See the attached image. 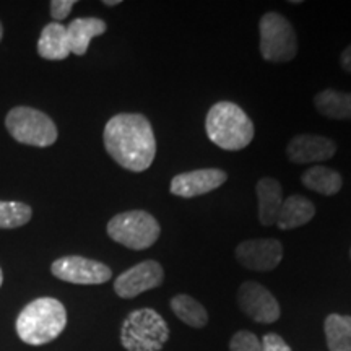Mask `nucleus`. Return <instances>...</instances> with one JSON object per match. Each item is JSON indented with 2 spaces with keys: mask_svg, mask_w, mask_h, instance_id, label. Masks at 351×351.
<instances>
[{
  "mask_svg": "<svg viewBox=\"0 0 351 351\" xmlns=\"http://www.w3.org/2000/svg\"><path fill=\"white\" fill-rule=\"evenodd\" d=\"M230 351H262V343L256 333L239 330L232 335L230 341Z\"/></svg>",
  "mask_w": 351,
  "mask_h": 351,
  "instance_id": "5701e85b",
  "label": "nucleus"
},
{
  "mask_svg": "<svg viewBox=\"0 0 351 351\" xmlns=\"http://www.w3.org/2000/svg\"><path fill=\"white\" fill-rule=\"evenodd\" d=\"M337 145L333 140L322 135L302 134L296 135L295 138L289 140L287 147V155L289 161L295 165L306 163H320L327 161L335 155Z\"/></svg>",
  "mask_w": 351,
  "mask_h": 351,
  "instance_id": "ddd939ff",
  "label": "nucleus"
},
{
  "mask_svg": "<svg viewBox=\"0 0 351 351\" xmlns=\"http://www.w3.org/2000/svg\"><path fill=\"white\" fill-rule=\"evenodd\" d=\"M238 306L243 313L258 324H274L280 319L276 298L262 285L245 282L238 291Z\"/></svg>",
  "mask_w": 351,
  "mask_h": 351,
  "instance_id": "9d476101",
  "label": "nucleus"
},
{
  "mask_svg": "<svg viewBox=\"0 0 351 351\" xmlns=\"http://www.w3.org/2000/svg\"><path fill=\"white\" fill-rule=\"evenodd\" d=\"M258 200V221L263 226H271L276 223L280 207L283 204V189L276 179L263 178L257 182Z\"/></svg>",
  "mask_w": 351,
  "mask_h": 351,
  "instance_id": "2eb2a0df",
  "label": "nucleus"
},
{
  "mask_svg": "<svg viewBox=\"0 0 351 351\" xmlns=\"http://www.w3.org/2000/svg\"><path fill=\"white\" fill-rule=\"evenodd\" d=\"M106 230L109 238L132 251H143L152 247L161 234L156 218L143 210H130L116 215L109 219Z\"/></svg>",
  "mask_w": 351,
  "mask_h": 351,
  "instance_id": "39448f33",
  "label": "nucleus"
},
{
  "mask_svg": "<svg viewBox=\"0 0 351 351\" xmlns=\"http://www.w3.org/2000/svg\"><path fill=\"white\" fill-rule=\"evenodd\" d=\"M75 0H52L51 2V16L57 23L60 20H65L69 16V13L72 12L73 5H75Z\"/></svg>",
  "mask_w": 351,
  "mask_h": 351,
  "instance_id": "b1692460",
  "label": "nucleus"
},
{
  "mask_svg": "<svg viewBox=\"0 0 351 351\" xmlns=\"http://www.w3.org/2000/svg\"><path fill=\"white\" fill-rule=\"evenodd\" d=\"M5 127L13 140L29 147H51L59 135L54 121L47 114L28 106L10 109L5 117Z\"/></svg>",
  "mask_w": 351,
  "mask_h": 351,
  "instance_id": "0eeeda50",
  "label": "nucleus"
},
{
  "mask_svg": "<svg viewBox=\"0 0 351 351\" xmlns=\"http://www.w3.org/2000/svg\"><path fill=\"white\" fill-rule=\"evenodd\" d=\"M168 339V324L150 307L132 311L122 322L121 343L127 351H161Z\"/></svg>",
  "mask_w": 351,
  "mask_h": 351,
  "instance_id": "20e7f679",
  "label": "nucleus"
},
{
  "mask_svg": "<svg viewBox=\"0 0 351 351\" xmlns=\"http://www.w3.org/2000/svg\"><path fill=\"white\" fill-rule=\"evenodd\" d=\"M3 283V274H2V269H0V287H2Z\"/></svg>",
  "mask_w": 351,
  "mask_h": 351,
  "instance_id": "c85d7f7f",
  "label": "nucleus"
},
{
  "mask_svg": "<svg viewBox=\"0 0 351 351\" xmlns=\"http://www.w3.org/2000/svg\"><path fill=\"white\" fill-rule=\"evenodd\" d=\"M15 327L26 345L51 343L67 327V311L56 298H38L21 309Z\"/></svg>",
  "mask_w": 351,
  "mask_h": 351,
  "instance_id": "f03ea898",
  "label": "nucleus"
},
{
  "mask_svg": "<svg viewBox=\"0 0 351 351\" xmlns=\"http://www.w3.org/2000/svg\"><path fill=\"white\" fill-rule=\"evenodd\" d=\"M33 217V210L23 202L0 200V230H13L26 225Z\"/></svg>",
  "mask_w": 351,
  "mask_h": 351,
  "instance_id": "4be33fe9",
  "label": "nucleus"
},
{
  "mask_svg": "<svg viewBox=\"0 0 351 351\" xmlns=\"http://www.w3.org/2000/svg\"><path fill=\"white\" fill-rule=\"evenodd\" d=\"M171 309L176 317L182 320L189 327L202 328L207 326L208 314L199 301L189 295H178L171 300Z\"/></svg>",
  "mask_w": 351,
  "mask_h": 351,
  "instance_id": "412c9836",
  "label": "nucleus"
},
{
  "mask_svg": "<svg viewBox=\"0 0 351 351\" xmlns=\"http://www.w3.org/2000/svg\"><path fill=\"white\" fill-rule=\"evenodd\" d=\"M3 38V28H2V23H0V41H2Z\"/></svg>",
  "mask_w": 351,
  "mask_h": 351,
  "instance_id": "cd10ccee",
  "label": "nucleus"
},
{
  "mask_svg": "<svg viewBox=\"0 0 351 351\" xmlns=\"http://www.w3.org/2000/svg\"><path fill=\"white\" fill-rule=\"evenodd\" d=\"M340 64H341V67H343L345 72L351 73V44H350L348 47H346L343 52H341Z\"/></svg>",
  "mask_w": 351,
  "mask_h": 351,
  "instance_id": "a878e982",
  "label": "nucleus"
},
{
  "mask_svg": "<svg viewBox=\"0 0 351 351\" xmlns=\"http://www.w3.org/2000/svg\"><path fill=\"white\" fill-rule=\"evenodd\" d=\"M228 174L225 171L217 168H205L189 171L174 176L171 181L169 191L173 195L184 197V199H192V197L205 195L215 189L221 187L226 182Z\"/></svg>",
  "mask_w": 351,
  "mask_h": 351,
  "instance_id": "f8f14e48",
  "label": "nucleus"
},
{
  "mask_svg": "<svg viewBox=\"0 0 351 351\" xmlns=\"http://www.w3.org/2000/svg\"><path fill=\"white\" fill-rule=\"evenodd\" d=\"M65 28H67L70 54L85 56L88 47H90L91 39L106 33L108 26L101 19L86 16V19L72 20Z\"/></svg>",
  "mask_w": 351,
  "mask_h": 351,
  "instance_id": "4468645a",
  "label": "nucleus"
},
{
  "mask_svg": "<svg viewBox=\"0 0 351 351\" xmlns=\"http://www.w3.org/2000/svg\"><path fill=\"white\" fill-rule=\"evenodd\" d=\"M324 330L328 351H351V315H327Z\"/></svg>",
  "mask_w": 351,
  "mask_h": 351,
  "instance_id": "aec40b11",
  "label": "nucleus"
},
{
  "mask_svg": "<svg viewBox=\"0 0 351 351\" xmlns=\"http://www.w3.org/2000/svg\"><path fill=\"white\" fill-rule=\"evenodd\" d=\"M56 278L73 285H103L112 278L106 263L82 256H65L51 265Z\"/></svg>",
  "mask_w": 351,
  "mask_h": 351,
  "instance_id": "6e6552de",
  "label": "nucleus"
},
{
  "mask_svg": "<svg viewBox=\"0 0 351 351\" xmlns=\"http://www.w3.org/2000/svg\"><path fill=\"white\" fill-rule=\"evenodd\" d=\"M261 343L262 351H291L287 341L276 333H267L263 340H261Z\"/></svg>",
  "mask_w": 351,
  "mask_h": 351,
  "instance_id": "393cba45",
  "label": "nucleus"
},
{
  "mask_svg": "<svg viewBox=\"0 0 351 351\" xmlns=\"http://www.w3.org/2000/svg\"><path fill=\"white\" fill-rule=\"evenodd\" d=\"M38 54L46 60H64L70 56L67 28L62 23H52L44 26L41 36L38 39Z\"/></svg>",
  "mask_w": 351,
  "mask_h": 351,
  "instance_id": "f3484780",
  "label": "nucleus"
},
{
  "mask_svg": "<svg viewBox=\"0 0 351 351\" xmlns=\"http://www.w3.org/2000/svg\"><path fill=\"white\" fill-rule=\"evenodd\" d=\"M205 130L210 142L226 152L244 150L254 140L251 117L231 101H218L205 117Z\"/></svg>",
  "mask_w": 351,
  "mask_h": 351,
  "instance_id": "7ed1b4c3",
  "label": "nucleus"
},
{
  "mask_svg": "<svg viewBox=\"0 0 351 351\" xmlns=\"http://www.w3.org/2000/svg\"><path fill=\"white\" fill-rule=\"evenodd\" d=\"M121 0H104V5L108 7H114V5H119Z\"/></svg>",
  "mask_w": 351,
  "mask_h": 351,
  "instance_id": "bb28decb",
  "label": "nucleus"
},
{
  "mask_svg": "<svg viewBox=\"0 0 351 351\" xmlns=\"http://www.w3.org/2000/svg\"><path fill=\"white\" fill-rule=\"evenodd\" d=\"M350 256H351V252H350Z\"/></svg>",
  "mask_w": 351,
  "mask_h": 351,
  "instance_id": "c756f323",
  "label": "nucleus"
},
{
  "mask_svg": "<svg viewBox=\"0 0 351 351\" xmlns=\"http://www.w3.org/2000/svg\"><path fill=\"white\" fill-rule=\"evenodd\" d=\"M314 106L324 117L335 121H351V93L324 90L315 95Z\"/></svg>",
  "mask_w": 351,
  "mask_h": 351,
  "instance_id": "6ab92c4d",
  "label": "nucleus"
},
{
  "mask_svg": "<svg viewBox=\"0 0 351 351\" xmlns=\"http://www.w3.org/2000/svg\"><path fill=\"white\" fill-rule=\"evenodd\" d=\"M261 56L271 64L293 60L298 54V38L293 25L282 13L269 12L258 21Z\"/></svg>",
  "mask_w": 351,
  "mask_h": 351,
  "instance_id": "423d86ee",
  "label": "nucleus"
},
{
  "mask_svg": "<svg viewBox=\"0 0 351 351\" xmlns=\"http://www.w3.org/2000/svg\"><path fill=\"white\" fill-rule=\"evenodd\" d=\"M236 258L252 271H270L283 258V245L276 239H249L236 247Z\"/></svg>",
  "mask_w": 351,
  "mask_h": 351,
  "instance_id": "9b49d317",
  "label": "nucleus"
},
{
  "mask_svg": "<svg viewBox=\"0 0 351 351\" xmlns=\"http://www.w3.org/2000/svg\"><path fill=\"white\" fill-rule=\"evenodd\" d=\"M314 215L315 207L309 199L302 195H289L288 199H283L278 217H276V225L280 230H295L309 223Z\"/></svg>",
  "mask_w": 351,
  "mask_h": 351,
  "instance_id": "dca6fc26",
  "label": "nucleus"
},
{
  "mask_svg": "<svg viewBox=\"0 0 351 351\" xmlns=\"http://www.w3.org/2000/svg\"><path fill=\"white\" fill-rule=\"evenodd\" d=\"M165 280L163 267L155 261H143L121 274L114 282V291L119 298L132 300L148 289L161 287Z\"/></svg>",
  "mask_w": 351,
  "mask_h": 351,
  "instance_id": "1a4fd4ad",
  "label": "nucleus"
},
{
  "mask_svg": "<svg viewBox=\"0 0 351 351\" xmlns=\"http://www.w3.org/2000/svg\"><path fill=\"white\" fill-rule=\"evenodd\" d=\"M301 181L309 191L327 197L339 194L341 186H343V178L339 171L320 165H315L304 171V174L301 176Z\"/></svg>",
  "mask_w": 351,
  "mask_h": 351,
  "instance_id": "a211bd4d",
  "label": "nucleus"
},
{
  "mask_svg": "<svg viewBox=\"0 0 351 351\" xmlns=\"http://www.w3.org/2000/svg\"><path fill=\"white\" fill-rule=\"evenodd\" d=\"M103 140L109 156L132 173L147 171L156 156L155 132L143 114H116L104 127Z\"/></svg>",
  "mask_w": 351,
  "mask_h": 351,
  "instance_id": "f257e3e1",
  "label": "nucleus"
}]
</instances>
